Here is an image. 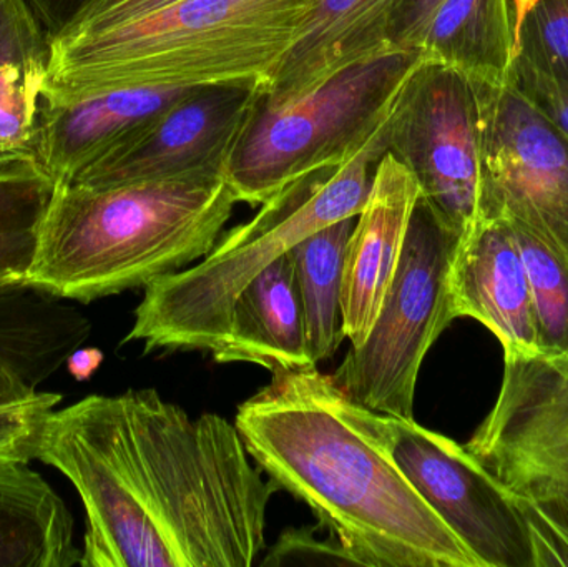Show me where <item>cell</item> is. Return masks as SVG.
Masks as SVG:
<instances>
[{
	"instance_id": "23",
	"label": "cell",
	"mask_w": 568,
	"mask_h": 567,
	"mask_svg": "<svg viewBox=\"0 0 568 567\" xmlns=\"http://www.w3.org/2000/svg\"><path fill=\"white\" fill-rule=\"evenodd\" d=\"M53 192L45 175L0 176V286L27 282Z\"/></svg>"
},
{
	"instance_id": "5",
	"label": "cell",
	"mask_w": 568,
	"mask_h": 567,
	"mask_svg": "<svg viewBox=\"0 0 568 567\" xmlns=\"http://www.w3.org/2000/svg\"><path fill=\"white\" fill-rule=\"evenodd\" d=\"M384 129L386 122L343 165L311 173L263 203L255 219L219 239L202 262L145 286L125 342H142L145 353H212L225 338L236 296L253 279L317 230L359 215L371 170L386 152Z\"/></svg>"
},
{
	"instance_id": "4",
	"label": "cell",
	"mask_w": 568,
	"mask_h": 567,
	"mask_svg": "<svg viewBox=\"0 0 568 567\" xmlns=\"http://www.w3.org/2000/svg\"><path fill=\"white\" fill-rule=\"evenodd\" d=\"M314 0H182L93 36L52 42V87H186L260 80L296 40Z\"/></svg>"
},
{
	"instance_id": "22",
	"label": "cell",
	"mask_w": 568,
	"mask_h": 567,
	"mask_svg": "<svg viewBox=\"0 0 568 567\" xmlns=\"http://www.w3.org/2000/svg\"><path fill=\"white\" fill-rule=\"evenodd\" d=\"M356 216L317 230L290 250L313 362L329 360L346 338L343 330V273Z\"/></svg>"
},
{
	"instance_id": "19",
	"label": "cell",
	"mask_w": 568,
	"mask_h": 567,
	"mask_svg": "<svg viewBox=\"0 0 568 567\" xmlns=\"http://www.w3.org/2000/svg\"><path fill=\"white\" fill-rule=\"evenodd\" d=\"M80 558L55 489L29 463L0 462V567H72Z\"/></svg>"
},
{
	"instance_id": "7",
	"label": "cell",
	"mask_w": 568,
	"mask_h": 567,
	"mask_svg": "<svg viewBox=\"0 0 568 567\" xmlns=\"http://www.w3.org/2000/svg\"><path fill=\"white\" fill-rule=\"evenodd\" d=\"M460 235L417 200L399 265L366 342L351 346L333 378L361 405L414 418L417 376L430 346L454 322L449 275Z\"/></svg>"
},
{
	"instance_id": "31",
	"label": "cell",
	"mask_w": 568,
	"mask_h": 567,
	"mask_svg": "<svg viewBox=\"0 0 568 567\" xmlns=\"http://www.w3.org/2000/svg\"><path fill=\"white\" fill-rule=\"evenodd\" d=\"M444 0H399L389 23L393 49H419L427 23Z\"/></svg>"
},
{
	"instance_id": "10",
	"label": "cell",
	"mask_w": 568,
	"mask_h": 567,
	"mask_svg": "<svg viewBox=\"0 0 568 567\" xmlns=\"http://www.w3.org/2000/svg\"><path fill=\"white\" fill-rule=\"evenodd\" d=\"M466 449L516 503L568 499V356H506L499 398Z\"/></svg>"
},
{
	"instance_id": "34",
	"label": "cell",
	"mask_w": 568,
	"mask_h": 567,
	"mask_svg": "<svg viewBox=\"0 0 568 567\" xmlns=\"http://www.w3.org/2000/svg\"><path fill=\"white\" fill-rule=\"evenodd\" d=\"M537 0H510L513 3L514 12V27H516V39L517 32H519L520 23L526 19L527 12L536 6Z\"/></svg>"
},
{
	"instance_id": "12",
	"label": "cell",
	"mask_w": 568,
	"mask_h": 567,
	"mask_svg": "<svg viewBox=\"0 0 568 567\" xmlns=\"http://www.w3.org/2000/svg\"><path fill=\"white\" fill-rule=\"evenodd\" d=\"M262 87L265 83L260 80L193 87L139 136L90 166L72 183L112 186L223 175Z\"/></svg>"
},
{
	"instance_id": "25",
	"label": "cell",
	"mask_w": 568,
	"mask_h": 567,
	"mask_svg": "<svg viewBox=\"0 0 568 567\" xmlns=\"http://www.w3.org/2000/svg\"><path fill=\"white\" fill-rule=\"evenodd\" d=\"M514 59L540 72L568 75V0H537L520 23Z\"/></svg>"
},
{
	"instance_id": "8",
	"label": "cell",
	"mask_w": 568,
	"mask_h": 567,
	"mask_svg": "<svg viewBox=\"0 0 568 567\" xmlns=\"http://www.w3.org/2000/svg\"><path fill=\"white\" fill-rule=\"evenodd\" d=\"M386 152L416 179L420 199L459 235L480 219L483 159L476 90L463 73L424 59L386 119Z\"/></svg>"
},
{
	"instance_id": "27",
	"label": "cell",
	"mask_w": 568,
	"mask_h": 567,
	"mask_svg": "<svg viewBox=\"0 0 568 567\" xmlns=\"http://www.w3.org/2000/svg\"><path fill=\"white\" fill-rule=\"evenodd\" d=\"M532 546L534 567H568V499L517 503Z\"/></svg>"
},
{
	"instance_id": "2",
	"label": "cell",
	"mask_w": 568,
	"mask_h": 567,
	"mask_svg": "<svg viewBox=\"0 0 568 567\" xmlns=\"http://www.w3.org/2000/svg\"><path fill=\"white\" fill-rule=\"evenodd\" d=\"M236 428L255 465L361 566L483 567L427 505L387 445L386 415L316 366L275 369L242 403Z\"/></svg>"
},
{
	"instance_id": "3",
	"label": "cell",
	"mask_w": 568,
	"mask_h": 567,
	"mask_svg": "<svg viewBox=\"0 0 568 567\" xmlns=\"http://www.w3.org/2000/svg\"><path fill=\"white\" fill-rule=\"evenodd\" d=\"M236 203L223 175L55 185L27 282L83 303L145 288L209 255Z\"/></svg>"
},
{
	"instance_id": "29",
	"label": "cell",
	"mask_w": 568,
	"mask_h": 567,
	"mask_svg": "<svg viewBox=\"0 0 568 567\" xmlns=\"http://www.w3.org/2000/svg\"><path fill=\"white\" fill-rule=\"evenodd\" d=\"M509 83L568 139V75L540 72L514 59Z\"/></svg>"
},
{
	"instance_id": "6",
	"label": "cell",
	"mask_w": 568,
	"mask_h": 567,
	"mask_svg": "<svg viewBox=\"0 0 568 567\" xmlns=\"http://www.w3.org/2000/svg\"><path fill=\"white\" fill-rule=\"evenodd\" d=\"M420 60L419 49L387 50L284 103L266 102L262 87L223 172L236 200L263 205L291 183L353 159Z\"/></svg>"
},
{
	"instance_id": "14",
	"label": "cell",
	"mask_w": 568,
	"mask_h": 567,
	"mask_svg": "<svg viewBox=\"0 0 568 567\" xmlns=\"http://www.w3.org/2000/svg\"><path fill=\"white\" fill-rule=\"evenodd\" d=\"M420 190L390 152L374 166L366 203L347 242L343 273V330L351 346L366 342L379 315Z\"/></svg>"
},
{
	"instance_id": "16",
	"label": "cell",
	"mask_w": 568,
	"mask_h": 567,
	"mask_svg": "<svg viewBox=\"0 0 568 567\" xmlns=\"http://www.w3.org/2000/svg\"><path fill=\"white\" fill-rule=\"evenodd\" d=\"M90 332L65 298L29 282L0 286V406L33 398Z\"/></svg>"
},
{
	"instance_id": "13",
	"label": "cell",
	"mask_w": 568,
	"mask_h": 567,
	"mask_svg": "<svg viewBox=\"0 0 568 567\" xmlns=\"http://www.w3.org/2000/svg\"><path fill=\"white\" fill-rule=\"evenodd\" d=\"M449 293L454 318L486 325L503 343L504 355H539L529 279L507 220L484 216L460 235Z\"/></svg>"
},
{
	"instance_id": "20",
	"label": "cell",
	"mask_w": 568,
	"mask_h": 567,
	"mask_svg": "<svg viewBox=\"0 0 568 567\" xmlns=\"http://www.w3.org/2000/svg\"><path fill=\"white\" fill-rule=\"evenodd\" d=\"M52 42L43 30L0 42V176L45 175Z\"/></svg>"
},
{
	"instance_id": "21",
	"label": "cell",
	"mask_w": 568,
	"mask_h": 567,
	"mask_svg": "<svg viewBox=\"0 0 568 567\" xmlns=\"http://www.w3.org/2000/svg\"><path fill=\"white\" fill-rule=\"evenodd\" d=\"M424 59L444 63L470 82L504 85L516 57L510 0H444L419 43Z\"/></svg>"
},
{
	"instance_id": "1",
	"label": "cell",
	"mask_w": 568,
	"mask_h": 567,
	"mask_svg": "<svg viewBox=\"0 0 568 567\" xmlns=\"http://www.w3.org/2000/svg\"><path fill=\"white\" fill-rule=\"evenodd\" d=\"M39 462L85 509L82 567H252L278 486L253 465L235 423L192 418L155 389L53 409Z\"/></svg>"
},
{
	"instance_id": "9",
	"label": "cell",
	"mask_w": 568,
	"mask_h": 567,
	"mask_svg": "<svg viewBox=\"0 0 568 567\" xmlns=\"http://www.w3.org/2000/svg\"><path fill=\"white\" fill-rule=\"evenodd\" d=\"M473 83L480 113V219L510 220L568 256V139L509 82Z\"/></svg>"
},
{
	"instance_id": "17",
	"label": "cell",
	"mask_w": 568,
	"mask_h": 567,
	"mask_svg": "<svg viewBox=\"0 0 568 567\" xmlns=\"http://www.w3.org/2000/svg\"><path fill=\"white\" fill-rule=\"evenodd\" d=\"M399 0H314L300 33L263 87L266 102L303 97L351 63L396 50L389 23Z\"/></svg>"
},
{
	"instance_id": "18",
	"label": "cell",
	"mask_w": 568,
	"mask_h": 567,
	"mask_svg": "<svg viewBox=\"0 0 568 567\" xmlns=\"http://www.w3.org/2000/svg\"><path fill=\"white\" fill-rule=\"evenodd\" d=\"M212 356L219 363H253L270 372L317 366L307 348L303 302L290 252L236 296L225 338Z\"/></svg>"
},
{
	"instance_id": "30",
	"label": "cell",
	"mask_w": 568,
	"mask_h": 567,
	"mask_svg": "<svg viewBox=\"0 0 568 567\" xmlns=\"http://www.w3.org/2000/svg\"><path fill=\"white\" fill-rule=\"evenodd\" d=\"M176 2L182 0H97L77 23L75 29L62 39L106 32L115 27L149 17L150 13L159 12Z\"/></svg>"
},
{
	"instance_id": "32",
	"label": "cell",
	"mask_w": 568,
	"mask_h": 567,
	"mask_svg": "<svg viewBox=\"0 0 568 567\" xmlns=\"http://www.w3.org/2000/svg\"><path fill=\"white\" fill-rule=\"evenodd\" d=\"M95 2L97 0H26L50 42L72 32Z\"/></svg>"
},
{
	"instance_id": "33",
	"label": "cell",
	"mask_w": 568,
	"mask_h": 567,
	"mask_svg": "<svg viewBox=\"0 0 568 567\" xmlns=\"http://www.w3.org/2000/svg\"><path fill=\"white\" fill-rule=\"evenodd\" d=\"M103 358H105V355L99 348H82V346H79L70 353L65 362V368L77 382H87L100 368Z\"/></svg>"
},
{
	"instance_id": "28",
	"label": "cell",
	"mask_w": 568,
	"mask_h": 567,
	"mask_svg": "<svg viewBox=\"0 0 568 567\" xmlns=\"http://www.w3.org/2000/svg\"><path fill=\"white\" fill-rule=\"evenodd\" d=\"M263 567L284 566H361L334 536L324 541L314 536V529L290 528L282 533L270 549Z\"/></svg>"
},
{
	"instance_id": "26",
	"label": "cell",
	"mask_w": 568,
	"mask_h": 567,
	"mask_svg": "<svg viewBox=\"0 0 568 567\" xmlns=\"http://www.w3.org/2000/svg\"><path fill=\"white\" fill-rule=\"evenodd\" d=\"M60 402V393L40 392L26 402L0 406V462L39 458L47 418Z\"/></svg>"
},
{
	"instance_id": "15",
	"label": "cell",
	"mask_w": 568,
	"mask_h": 567,
	"mask_svg": "<svg viewBox=\"0 0 568 567\" xmlns=\"http://www.w3.org/2000/svg\"><path fill=\"white\" fill-rule=\"evenodd\" d=\"M193 87H110L65 92L52 87L45 173L55 185L80 175L152 125Z\"/></svg>"
},
{
	"instance_id": "11",
	"label": "cell",
	"mask_w": 568,
	"mask_h": 567,
	"mask_svg": "<svg viewBox=\"0 0 568 567\" xmlns=\"http://www.w3.org/2000/svg\"><path fill=\"white\" fill-rule=\"evenodd\" d=\"M386 429L400 472L483 567H534L523 512L466 446L414 418L386 415Z\"/></svg>"
},
{
	"instance_id": "24",
	"label": "cell",
	"mask_w": 568,
	"mask_h": 567,
	"mask_svg": "<svg viewBox=\"0 0 568 567\" xmlns=\"http://www.w3.org/2000/svg\"><path fill=\"white\" fill-rule=\"evenodd\" d=\"M507 222L526 265L540 353L568 356V256L520 223Z\"/></svg>"
}]
</instances>
